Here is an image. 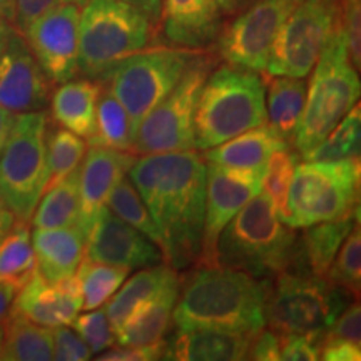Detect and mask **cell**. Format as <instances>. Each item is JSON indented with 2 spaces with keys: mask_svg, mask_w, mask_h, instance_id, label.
Here are the masks:
<instances>
[{
  "mask_svg": "<svg viewBox=\"0 0 361 361\" xmlns=\"http://www.w3.org/2000/svg\"><path fill=\"white\" fill-rule=\"evenodd\" d=\"M207 162L194 149L135 157L129 179L162 236L171 268L186 269L201 256Z\"/></svg>",
  "mask_w": 361,
  "mask_h": 361,
  "instance_id": "obj_1",
  "label": "cell"
},
{
  "mask_svg": "<svg viewBox=\"0 0 361 361\" xmlns=\"http://www.w3.org/2000/svg\"><path fill=\"white\" fill-rule=\"evenodd\" d=\"M269 290L268 278L202 264L179 290L173 311L176 331L211 328L256 335L266 326Z\"/></svg>",
  "mask_w": 361,
  "mask_h": 361,
  "instance_id": "obj_2",
  "label": "cell"
},
{
  "mask_svg": "<svg viewBox=\"0 0 361 361\" xmlns=\"http://www.w3.org/2000/svg\"><path fill=\"white\" fill-rule=\"evenodd\" d=\"M298 258L296 229L274 211L263 192L251 197L216 241L214 263L255 278H276Z\"/></svg>",
  "mask_w": 361,
  "mask_h": 361,
  "instance_id": "obj_3",
  "label": "cell"
},
{
  "mask_svg": "<svg viewBox=\"0 0 361 361\" xmlns=\"http://www.w3.org/2000/svg\"><path fill=\"white\" fill-rule=\"evenodd\" d=\"M263 124L266 84L258 72L231 64L211 71L197 97L194 149L206 151Z\"/></svg>",
  "mask_w": 361,
  "mask_h": 361,
  "instance_id": "obj_4",
  "label": "cell"
},
{
  "mask_svg": "<svg viewBox=\"0 0 361 361\" xmlns=\"http://www.w3.org/2000/svg\"><path fill=\"white\" fill-rule=\"evenodd\" d=\"M313 69L293 141L301 157L318 146L358 104L360 75L351 62L345 25L331 34Z\"/></svg>",
  "mask_w": 361,
  "mask_h": 361,
  "instance_id": "obj_5",
  "label": "cell"
},
{
  "mask_svg": "<svg viewBox=\"0 0 361 361\" xmlns=\"http://www.w3.org/2000/svg\"><path fill=\"white\" fill-rule=\"evenodd\" d=\"M146 13L121 0H87L79 16V72L101 80L112 67L144 51L152 39Z\"/></svg>",
  "mask_w": 361,
  "mask_h": 361,
  "instance_id": "obj_6",
  "label": "cell"
},
{
  "mask_svg": "<svg viewBox=\"0 0 361 361\" xmlns=\"http://www.w3.org/2000/svg\"><path fill=\"white\" fill-rule=\"evenodd\" d=\"M360 174V157L298 162L288 196V224L303 229L358 214Z\"/></svg>",
  "mask_w": 361,
  "mask_h": 361,
  "instance_id": "obj_7",
  "label": "cell"
},
{
  "mask_svg": "<svg viewBox=\"0 0 361 361\" xmlns=\"http://www.w3.org/2000/svg\"><path fill=\"white\" fill-rule=\"evenodd\" d=\"M47 130L44 111L16 114L0 151V200L25 223L47 186Z\"/></svg>",
  "mask_w": 361,
  "mask_h": 361,
  "instance_id": "obj_8",
  "label": "cell"
},
{
  "mask_svg": "<svg viewBox=\"0 0 361 361\" xmlns=\"http://www.w3.org/2000/svg\"><path fill=\"white\" fill-rule=\"evenodd\" d=\"M355 298L303 269L279 273L266 303V324L278 333L322 335Z\"/></svg>",
  "mask_w": 361,
  "mask_h": 361,
  "instance_id": "obj_9",
  "label": "cell"
},
{
  "mask_svg": "<svg viewBox=\"0 0 361 361\" xmlns=\"http://www.w3.org/2000/svg\"><path fill=\"white\" fill-rule=\"evenodd\" d=\"M200 52L186 47L144 49L104 75L101 82L128 111L134 134L144 117L176 87Z\"/></svg>",
  "mask_w": 361,
  "mask_h": 361,
  "instance_id": "obj_10",
  "label": "cell"
},
{
  "mask_svg": "<svg viewBox=\"0 0 361 361\" xmlns=\"http://www.w3.org/2000/svg\"><path fill=\"white\" fill-rule=\"evenodd\" d=\"M213 69L214 59L202 52L197 54L176 87L137 126L134 154L146 156L194 149L197 97Z\"/></svg>",
  "mask_w": 361,
  "mask_h": 361,
  "instance_id": "obj_11",
  "label": "cell"
},
{
  "mask_svg": "<svg viewBox=\"0 0 361 361\" xmlns=\"http://www.w3.org/2000/svg\"><path fill=\"white\" fill-rule=\"evenodd\" d=\"M341 24V0H301L279 29L264 72L286 78L310 75Z\"/></svg>",
  "mask_w": 361,
  "mask_h": 361,
  "instance_id": "obj_12",
  "label": "cell"
},
{
  "mask_svg": "<svg viewBox=\"0 0 361 361\" xmlns=\"http://www.w3.org/2000/svg\"><path fill=\"white\" fill-rule=\"evenodd\" d=\"M301 0H259L221 29L218 52L228 64L264 72L274 39Z\"/></svg>",
  "mask_w": 361,
  "mask_h": 361,
  "instance_id": "obj_13",
  "label": "cell"
},
{
  "mask_svg": "<svg viewBox=\"0 0 361 361\" xmlns=\"http://www.w3.org/2000/svg\"><path fill=\"white\" fill-rule=\"evenodd\" d=\"M80 7L54 8L22 30L40 69L52 84L74 79L79 72Z\"/></svg>",
  "mask_w": 361,
  "mask_h": 361,
  "instance_id": "obj_14",
  "label": "cell"
},
{
  "mask_svg": "<svg viewBox=\"0 0 361 361\" xmlns=\"http://www.w3.org/2000/svg\"><path fill=\"white\" fill-rule=\"evenodd\" d=\"M261 179H263L261 171L224 168L207 162L204 224H202L201 256L197 261L200 266L216 264V241L221 231L251 197L261 192Z\"/></svg>",
  "mask_w": 361,
  "mask_h": 361,
  "instance_id": "obj_15",
  "label": "cell"
},
{
  "mask_svg": "<svg viewBox=\"0 0 361 361\" xmlns=\"http://www.w3.org/2000/svg\"><path fill=\"white\" fill-rule=\"evenodd\" d=\"M51 87L24 35L13 27L0 56V106L13 114L44 111L51 102Z\"/></svg>",
  "mask_w": 361,
  "mask_h": 361,
  "instance_id": "obj_16",
  "label": "cell"
},
{
  "mask_svg": "<svg viewBox=\"0 0 361 361\" xmlns=\"http://www.w3.org/2000/svg\"><path fill=\"white\" fill-rule=\"evenodd\" d=\"M85 258L121 268L142 269L161 264L164 255L156 243L104 206L85 238Z\"/></svg>",
  "mask_w": 361,
  "mask_h": 361,
  "instance_id": "obj_17",
  "label": "cell"
},
{
  "mask_svg": "<svg viewBox=\"0 0 361 361\" xmlns=\"http://www.w3.org/2000/svg\"><path fill=\"white\" fill-rule=\"evenodd\" d=\"M133 152L90 144L79 168V218L78 226L84 236L92 228L99 211L106 206L107 197L117 183L129 173L134 164Z\"/></svg>",
  "mask_w": 361,
  "mask_h": 361,
  "instance_id": "obj_18",
  "label": "cell"
},
{
  "mask_svg": "<svg viewBox=\"0 0 361 361\" xmlns=\"http://www.w3.org/2000/svg\"><path fill=\"white\" fill-rule=\"evenodd\" d=\"M12 311L45 328L69 326L82 310L78 276L47 281L35 273L13 298Z\"/></svg>",
  "mask_w": 361,
  "mask_h": 361,
  "instance_id": "obj_19",
  "label": "cell"
},
{
  "mask_svg": "<svg viewBox=\"0 0 361 361\" xmlns=\"http://www.w3.org/2000/svg\"><path fill=\"white\" fill-rule=\"evenodd\" d=\"M162 32L186 49L213 44L223 29V12L211 0H162Z\"/></svg>",
  "mask_w": 361,
  "mask_h": 361,
  "instance_id": "obj_20",
  "label": "cell"
},
{
  "mask_svg": "<svg viewBox=\"0 0 361 361\" xmlns=\"http://www.w3.org/2000/svg\"><path fill=\"white\" fill-rule=\"evenodd\" d=\"M252 333L228 331V329H191L178 331L166 340L162 360L180 361H238L247 360Z\"/></svg>",
  "mask_w": 361,
  "mask_h": 361,
  "instance_id": "obj_21",
  "label": "cell"
},
{
  "mask_svg": "<svg viewBox=\"0 0 361 361\" xmlns=\"http://www.w3.org/2000/svg\"><path fill=\"white\" fill-rule=\"evenodd\" d=\"M30 239L40 276L47 281L74 276L85 251V236L79 226L35 228Z\"/></svg>",
  "mask_w": 361,
  "mask_h": 361,
  "instance_id": "obj_22",
  "label": "cell"
},
{
  "mask_svg": "<svg viewBox=\"0 0 361 361\" xmlns=\"http://www.w3.org/2000/svg\"><path fill=\"white\" fill-rule=\"evenodd\" d=\"M51 96L52 119L71 133L89 139L96 134V111L102 82L99 79H71L59 84Z\"/></svg>",
  "mask_w": 361,
  "mask_h": 361,
  "instance_id": "obj_23",
  "label": "cell"
},
{
  "mask_svg": "<svg viewBox=\"0 0 361 361\" xmlns=\"http://www.w3.org/2000/svg\"><path fill=\"white\" fill-rule=\"evenodd\" d=\"M290 144L279 137L276 130L269 124L247 129L236 137L229 139L219 146L202 151L206 162L224 166V168L261 171L263 173L266 162L274 151L288 147Z\"/></svg>",
  "mask_w": 361,
  "mask_h": 361,
  "instance_id": "obj_24",
  "label": "cell"
},
{
  "mask_svg": "<svg viewBox=\"0 0 361 361\" xmlns=\"http://www.w3.org/2000/svg\"><path fill=\"white\" fill-rule=\"evenodd\" d=\"M356 224H360L358 214L303 228L305 233L298 236V258L293 268L326 278L336 252Z\"/></svg>",
  "mask_w": 361,
  "mask_h": 361,
  "instance_id": "obj_25",
  "label": "cell"
},
{
  "mask_svg": "<svg viewBox=\"0 0 361 361\" xmlns=\"http://www.w3.org/2000/svg\"><path fill=\"white\" fill-rule=\"evenodd\" d=\"M180 290V279L166 286L159 295L139 306L126 319L121 328L116 329V343L121 346L151 345L164 340L169 324L173 322V311Z\"/></svg>",
  "mask_w": 361,
  "mask_h": 361,
  "instance_id": "obj_26",
  "label": "cell"
},
{
  "mask_svg": "<svg viewBox=\"0 0 361 361\" xmlns=\"http://www.w3.org/2000/svg\"><path fill=\"white\" fill-rule=\"evenodd\" d=\"M179 281L178 271L168 264H156L149 268L139 269L128 281L121 284V288L114 293L106 303V314L112 329L121 328L126 319L134 313L139 306L154 298L164 290L166 286Z\"/></svg>",
  "mask_w": 361,
  "mask_h": 361,
  "instance_id": "obj_27",
  "label": "cell"
},
{
  "mask_svg": "<svg viewBox=\"0 0 361 361\" xmlns=\"http://www.w3.org/2000/svg\"><path fill=\"white\" fill-rule=\"evenodd\" d=\"M264 84L268 124L291 146L306 101L305 78L269 75Z\"/></svg>",
  "mask_w": 361,
  "mask_h": 361,
  "instance_id": "obj_28",
  "label": "cell"
},
{
  "mask_svg": "<svg viewBox=\"0 0 361 361\" xmlns=\"http://www.w3.org/2000/svg\"><path fill=\"white\" fill-rule=\"evenodd\" d=\"M4 340L0 360L49 361L52 360V329L30 322L16 311H8L2 322Z\"/></svg>",
  "mask_w": 361,
  "mask_h": 361,
  "instance_id": "obj_29",
  "label": "cell"
},
{
  "mask_svg": "<svg viewBox=\"0 0 361 361\" xmlns=\"http://www.w3.org/2000/svg\"><path fill=\"white\" fill-rule=\"evenodd\" d=\"M37 273L30 226L16 219L12 228L0 238V281L11 284L16 291L25 286Z\"/></svg>",
  "mask_w": 361,
  "mask_h": 361,
  "instance_id": "obj_30",
  "label": "cell"
},
{
  "mask_svg": "<svg viewBox=\"0 0 361 361\" xmlns=\"http://www.w3.org/2000/svg\"><path fill=\"white\" fill-rule=\"evenodd\" d=\"M79 218V169L49 188L32 214V224L40 229L78 226Z\"/></svg>",
  "mask_w": 361,
  "mask_h": 361,
  "instance_id": "obj_31",
  "label": "cell"
},
{
  "mask_svg": "<svg viewBox=\"0 0 361 361\" xmlns=\"http://www.w3.org/2000/svg\"><path fill=\"white\" fill-rule=\"evenodd\" d=\"M134 135L128 111L117 101L114 94L102 84L96 111V134L87 142L116 149V151L133 152Z\"/></svg>",
  "mask_w": 361,
  "mask_h": 361,
  "instance_id": "obj_32",
  "label": "cell"
},
{
  "mask_svg": "<svg viewBox=\"0 0 361 361\" xmlns=\"http://www.w3.org/2000/svg\"><path fill=\"white\" fill-rule=\"evenodd\" d=\"M128 268L96 263V261L82 258L75 271L80 293H82V310L90 311L102 308L119 290L121 284L128 279Z\"/></svg>",
  "mask_w": 361,
  "mask_h": 361,
  "instance_id": "obj_33",
  "label": "cell"
},
{
  "mask_svg": "<svg viewBox=\"0 0 361 361\" xmlns=\"http://www.w3.org/2000/svg\"><path fill=\"white\" fill-rule=\"evenodd\" d=\"M300 157V152L291 151L290 146L278 149L269 156L263 171V179H261V191L271 201L279 219L286 224L290 219L288 196H290L293 174H295Z\"/></svg>",
  "mask_w": 361,
  "mask_h": 361,
  "instance_id": "obj_34",
  "label": "cell"
},
{
  "mask_svg": "<svg viewBox=\"0 0 361 361\" xmlns=\"http://www.w3.org/2000/svg\"><path fill=\"white\" fill-rule=\"evenodd\" d=\"M87 144L80 135L64 128L47 130V186H56L62 179L80 168ZM44 191V192H45Z\"/></svg>",
  "mask_w": 361,
  "mask_h": 361,
  "instance_id": "obj_35",
  "label": "cell"
},
{
  "mask_svg": "<svg viewBox=\"0 0 361 361\" xmlns=\"http://www.w3.org/2000/svg\"><path fill=\"white\" fill-rule=\"evenodd\" d=\"M106 206L114 213L119 216L121 219L126 221V223L133 226V228L137 229L139 233H142L144 236H147L152 243H156L162 251V236L157 229V226L152 219L151 213L144 204L142 197L139 196L137 189L134 188V184L130 183L124 176L119 183L116 184L114 189H112L109 197H107Z\"/></svg>",
  "mask_w": 361,
  "mask_h": 361,
  "instance_id": "obj_36",
  "label": "cell"
},
{
  "mask_svg": "<svg viewBox=\"0 0 361 361\" xmlns=\"http://www.w3.org/2000/svg\"><path fill=\"white\" fill-rule=\"evenodd\" d=\"M361 147V109L360 102L341 119V123L329 133L308 154L306 161H338L360 157Z\"/></svg>",
  "mask_w": 361,
  "mask_h": 361,
  "instance_id": "obj_37",
  "label": "cell"
},
{
  "mask_svg": "<svg viewBox=\"0 0 361 361\" xmlns=\"http://www.w3.org/2000/svg\"><path fill=\"white\" fill-rule=\"evenodd\" d=\"M328 281L341 290L350 293L355 300H360L361 291V236L360 224H356L336 252L335 259L329 266Z\"/></svg>",
  "mask_w": 361,
  "mask_h": 361,
  "instance_id": "obj_38",
  "label": "cell"
},
{
  "mask_svg": "<svg viewBox=\"0 0 361 361\" xmlns=\"http://www.w3.org/2000/svg\"><path fill=\"white\" fill-rule=\"evenodd\" d=\"M72 324L79 336L85 341V345L89 346L90 353L99 355L116 345L114 329L107 319L106 311L101 308L85 311L80 316L78 314Z\"/></svg>",
  "mask_w": 361,
  "mask_h": 361,
  "instance_id": "obj_39",
  "label": "cell"
},
{
  "mask_svg": "<svg viewBox=\"0 0 361 361\" xmlns=\"http://www.w3.org/2000/svg\"><path fill=\"white\" fill-rule=\"evenodd\" d=\"M323 341H348L361 346V308L358 300L351 301L335 322L324 329Z\"/></svg>",
  "mask_w": 361,
  "mask_h": 361,
  "instance_id": "obj_40",
  "label": "cell"
},
{
  "mask_svg": "<svg viewBox=\"0 0 361 361\" xmlns=\"http://www.w3.org/2000/svg\"><path fill=\"white\" fill-rule=\"evenodd\" d=\"M279 360L284 361H316L322 353V335H300V333H279Z\"/></svg>",
  "mask_w": 361,
  "mask_h": 361,
  "instance_id": "obj_41",
  "label": "cell"
},
{
  "mask_svg": "<svg viewBox=\"0 0 361 361\" xmlns=\"http://www.w3.org/2000/svg\"><path fill=\"white\" fill-rule=\"evenodd\" d=\"M52 360L85 361L90 360V350L75 329L57 326L52 329Z\"/></svg>",
  "mask_w": 361,
  "mask_h": 361,
  "instance_id": "obj_42",
  "label": "cell"
},
{
  "mask_svg": "<svg viewBox=\"0 0 361 361\" xmlns=\"http://www.w3.org/2000/svg\"><path fill=\"white\" fill-rule=\"evenodd\" d=\"M87 0H16V17H13V27L19 32L25 29L30 22L37 17L54 11V8L64 6L82 7Z\"/></svg>",
  "mask_w": 361,
  "mask_h": 361,
  "instance_id": "obj_43",
  "label": "cell"
},
{
  "mask_svg": "<svg viewBox=\"0 0 361 361\" xmlns=\"http://www.w3.org/2000/svg\"><path fill=\"white\" fill-rule=\"evenodd\" d=\"M343 25L348 37L351 62L360 71L361 66V0H341Z\"/></svg>",
  "mask_w": 361,
  "mask_h": 361,
  "instance_id": "obj_44",
  "label": "cell"
},
{
  "mask_svg": "<svg viewBox=\"0 0 361 361\" xmlns=\"http://www.w3.org/2000/svg\"><path fill=\"white\" fill-rule=\"evenodd\" d=\"M166 348V340L151 343V345H135V346H119L99 353V361H152L162 360Z\"/></svg>",
  "mask_w": 361,
  "mask_h": 361,
  "instance_id": "obj_45",
  "label": "cell"
},
{
  "mask_svg": "<svg viewBox=\"0 0 361 361\" xmlns=\"http://www.w3.org/2000/svg\"><path fill=\"white\" fill-rule=\"evenodd\" d=\"M279 346H281V335L274 329L263 328L252 338L250 351H247V360L278 361Z\"/></svg>",
  "mask_w": 361,
  "mask_h": 361,
  "instance_id": "obj_46",
  "label": "cell"
},
{
  "mask_svg": "<svg viewBox=\"0 0 361 361\" xmlns=\"http://www.w3.org/2000/svg\"><path fill=\"white\" fill-rule=\"evenodd\" d=\"M319 360L324 361H360L361 346L348 341H323Z\"/></svg>",
  "mask_w": 361,
  "mask_h": 361,
  "instance_id": "obj_47",
  "label": "cell"
},
{
  "mask_svg": "<svg viewBox=\"0 0 361 361\" xmlns=\"http://www.w3.org/2000/svg\"><path fill=\"white\" fill-rule=\"evenodd\" d=\"M121 2L129 4V6L135 7L137 11L146 13L152 22H157L161 19L162 0H121Z\"/></svg>",
  "mask_w": 361,
  "mask_h": 361,
  "instance_id": "obj_48",
  "label": "cell"
},
{
  "mask_svg": "<svg viewBox=\"0 0 361 361\" xmlns=\"http://www.w3.org/2000/svg\"><path fill=\"white\" fill-rule=\"evenodd\" d=\"M17 291L13 290L11 284H6L0 281V323L7 318L8 311L12 308L13 298H16Z\"/></svg>",
  "mask_w": 361,
  "mask_h": 361,
  "instance_id": "obj_49",
  "label": "cell"
},
{
  "mask_svg": "<svg viewBox=\"0 0 361 361\" xmlns=\"http://www.w3.org/2000/svg\"><path fill=\"white\" fill-rule=\"evenodd\" d=\"M13 119H16V114L6 109L4 106H0V151H2L4 144L7 141V135L11 133Z\"/></svg>",
  "mask_w": 361,
  "mask_h": 361,
  "instance_id": "obj_50",
  "label": "cell"
},
{
  "mask_svg": "<svg viewBox=\"0 0 361 361\" xmlns=\"http://www.w3.org/2000/svg\"><path fill=\"white\" fill-rule=\"evenodd\" d=\"M13 223H16V216L6 206V202L0 200V238L12 228Z\"/></svg>",
  "mask_w": 361,
  "mask_h": 361,
  "instance_id": "obj_51",
  "label": "cell"
},
{
  "mask_svg": "<svg viewBox=\"0 0 361 361\" xmlns=\"http://www.w3.org/2000/svg\"><path fill=\"white\" fill-rule=\"evenodd\" d=\"M16 17V0H0V22L13 25Z\"/></svg>",
  "mask_w": 361,
  "mask_h": 361,
  "instance_id": "obj_52",
  "label": "cell"
},
{
  "mask_svg": "<svg viewBox=\"0 0 361 361\" xmlns=\"http://www.w3.org/2000/svg\"><path fill=\"white\" fill-rule=\"evenodd\" d=\"M13 29L12 24H7V22H0V56H2L4 49H6V44L8 40V35H11Z\"/></svg>",
  "mask_w": 361,
  "mask_h": 361,
  "instance_id": "obj_53",
  "label": "cell"
},
{
  "mask_svg": "<svg viewBox=\"0 0 361 361\" xmlns=\"http://www.w3.org/2000/svg\"><path fill=\"white\" fill-rule=\"evenodd\" d=\"M211 2H214L223 13H231L238 7V0H211Z\"/></svg>",
  "mask_w": 361,
  "mask_h": 361,
  "instance_id": "obj_54",
  "label": "cell"
},
{
  "mask_svg": "<svg viewBox=\"0 0 361 361\" xmlns=\"http://www.w3.org/2000/svg\"><path fill=\"white\" fill-rule=\"evenodd\" d=\"M2 340H4V326L0 323V350H2Z\"/></svg>",
  "mask_w": 361,
  "mask_h": 361,
  "instance_id": "obj_55",
  "label": "cell"
}]
</instances>
